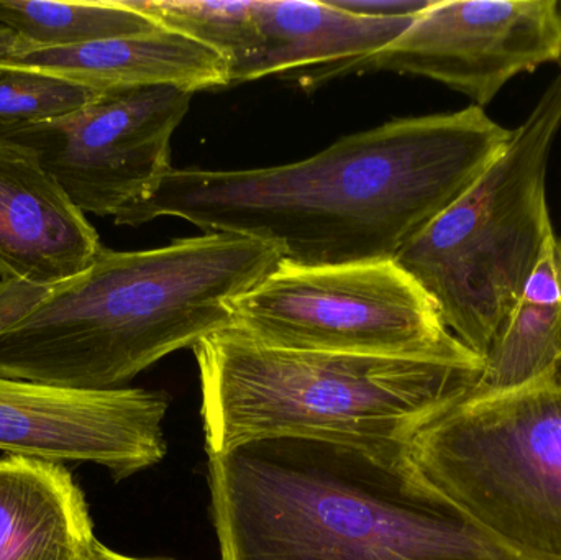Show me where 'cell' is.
<instances>
[{
    "label": "cell",
    "mask_w": 561,
    "mask_h": 560,
    "mask_svg": "<svg viewBox=\"0 0 561 560\" xmlns=\"http://www.w3.org/2000/svg\"><path fill=\"white\" fill-rule=\"evenodd\" d=\"M167 410V397L145 388L71 391L0 377V450L98 464L118 482L164 459Z\"/></svg>",
    "instance_id": "obj_10"
},
{
    "label": "cell",
    "mask_w": 561,
    "mask_h": 560,
    "mask_svg": "<svg viewBox=\"0 0 561 560\" xmlns=\"http://www.w3.org/2000/svg\"><path fill=\"white\" fill-rule=\"evenodd\" d=\"M0 25L22 45L56 48L153 32L158 23L125 0H0Z\"/></svg>",
    "instance_id": "obj_16"
},
{
    "label": "cell",
    "mask_w": 561,
    "mask_h": 560,
    "mask_svg": "<svg viewBox=\"0 0 561 560\" xmlns=\"http://www.w3.org/2000/svg\"><path fill=\"white\" fill-rule=\"evenodd\" d=\"M560 128L561 72L500 158L396 255L434 299L448 331L481 358L556 232L547 168Z\"/></svg>",
    "instance_id": "obj_5"
},
{
    "label": "cell",
    "mask_w": 561,
    "mask_h": 560,
    "mask_svg": "<svg viewBox=\"0 0 561 560\" xmlns=\"http://www.w3.org/2000/svg\"><path fill=\"white\" fill-rule=\"evenodd\" d=\"M330 5L368 19H408L417 16L434 0H327Z\"/></svg>",
    "instance_id": "obj_19"
},
{
    "label": "cell",
    "mask_w": 561,
    "mask_h": 560,
    "mask_svg": "<svg viewBox=\"0 0 561 560\" xmlns=\"http://www.w3.org/2000/svg\"><path fill=\"white\" fill-rule=\"evenodd\" d=\"M193 92L171 85L107 92L51 121L0 127L28 145L84 214L117 217L171 170V138Z\"/></svg>",
    "instance_id": "obj_9"
},
{
    "label": "cell",
    "mask_w": 561,
    "mask_h": 560,
    "mask_svg": "<svg viewBox=\"0 0 561 560\" xmlns=\"http://www.w3.org/2000/svg\"><path fill=\"white\" fill-rule=\"evenodd\" d=\"M513 130L471 105L394 118L296 163L255 170L171 168L147 199L114 217H180L206 233L278 247L306 266L382 262L450 207L500 158Z\"/></svg>",
    "instance_id": "obj_1"
},
{
    "label": "cell",
    "mask_w": 561,
    "mask_h": 560,
    "mask_svg": "<svg viewBox=\"0 0 561 560\" xmlns=\"http://www.w3.org/2000/svg\"><path fill=\"white\" fill-rule=\"evenodd\" d=\"M193 351L209 456L276 437L408 456L428 423L470 397L484 365L286 351L232 328Z\"/></svg>",
    "instance_id": "obj_4"
},
{
    "label": "cell",
    "mask_w": 561,
    "mask_h": 560,
    "mask_svg": "<svg viewBox=\"0 0 561 560\" xmlns=\"http://www.w3.org/2000/svg\"><path fill=\"white\" fill-rule=\"evenodd\" d=\"M101 247L36 151L0 135V279L62 282L84 272Z\"/></svg>",
    "instance_id": "obj_11"
},
{
    "label": "cell",
    "mask_w": 561,
    "mask_h": 560,
    "mask_svg": "<svg viewBox=\"0 0 561 560\" xmlns=\"http://www.w3.org/2000/svg\"><path fill=\"white\" fill-rule=\"evenodd\" d=\"M163 28L209 46L229 69L259 45L256 0H125Z\"/></svg>",
    "instance_id": "obj_17"
},
{
    "label": "cell",
    "mask_w": 561,
    "mask_h": 560,
    "mask_svg": "<svg viewBox=\"0 0 561 560\" xmlns=\"http://www.w3.org/2000/svg\"><path fill=\"white\" fill-rule=\"evenodd\" d=\"M30 72L107 94L171 85L196 92L230 85L229 65L219 53L181 33L158 26L141 35L76 46H25L0 59V76Z\"/></svg>",
    "instance_id": "obj_12"
},
{
    "label": "cell",
    "mask_w": 561,
    "mask_h": 560,
    "mask_svg": "<svg viewBox=\"0 0 561 560\" xmlns=\"http://www.w3.org/2000/svg\"><path fill=\"white\" fill-rule=\"evenodd\" d=\"M422 479L474 528L530 560H561V377L461 401L412 441Z\"/></svg>",
    "instance_id": "obj_6"
},
{
    "label": "cell",
    "mask_w": 561,
    "mask_h": 560,
    "mask_svg": "<svg viewBox=\"0 0 561 560\" xmlns=\"http://www.w3.org/2000/svg\"><path fill=\"white\" fill-rule=\"evenodd\" d=\"M88 560H150V559H135L128 558V556L117 555V552L111 551V549L105 548L102 542L95 541L94 546H92L91 555H89ZM163 560V559H158Z\"/></svg>",
    "instance_id": "obj_21"
},
{
    "label": "cell",
    "mask_w": 561,
    "mask_h": 560,
    "mask_svg": "<svg viewBox=\"0 0 561 560\" xmlns=\"http://www.w3.org/2000/svg\"><path fill=\"white\" fill-rule=\"evenodd\" d=\"M95 541L84 493L65 464L0 457V560H88Z\"/></svg>",
    "instance_id": "obj_14"
},
{
    "label": "cell",
    "mask_w": 561,
    "mask_h": 560,
    "mask_svg": "<svg viewBox=\"0 0 561 560\" xmlns=\"http://www.w3.org/2000/svg\"><path fill=\"white\" fill-rule=\"evenodd\" d=\"M259 45L229 69L230 85L356 61L386 48L417 16L368 19L312 0H256Z\"/></svg>",
    "instance_id": "obj_13"
},
{
    "label": "cell",
    "mask_w": 561,
    "mask_h": 560,
    "mask_svg": "<svg viewBox=\"0 0 561 560\" xmlns=\"http://www.w3.org/2000/svg\"><path fill=\"white\" fill-rule=\"evenodd\" d=\"M220 560H530L461 518L412 466L276 437L209 456Z\"/></svg>",
    "instance_id": "obj_3"
},
{
    "label": "cell",
    "mask_w": 561,
    "mask_h": 560,
    "mask_svg": "<svg viewBox=\"0 0 561 560\" xmlns=\"http://www.w3.org/2000/svg\"><path fill=\"white\" fill-rule=\"evenodd\" d=\"M71 82L30 72L0 76V127L51 121L99 98Z\"/></svg>",
    "instance_id": "obj_18"
},
{
    "label": "cell",
    "mask_w": 561,
    "mask_h": 560,
    "mask_svg": "<svg viewBox=\"0 0 561 560\" xmlns=\"http://www.w3.org/2000/svg\"><path fill=\"white\" fill-rule=\"evenodd\" d=\"M278 247L204 233L151 250L102 245L49 285L0 279V377L71 391L125 388L232 324V302L272 275Z\"/></svg>",
    "instance_id": "obj_2"
},
{
    "label": "cell",
    "mask_w": 561,
    "mask_h": 560,
    "mask_svg": "<svg viewBox=\"0 0 561 560\" xmlns=\"http://www.w3.org/2000/svg\"><path fill=\"white\" fill-rule=\"evenodd\" d=\"M266 347L424 361L483 362L442 321L394 260L278 268L232 302V324Z\"/></svg>",
    "instance_id": "obj_7"
},
{
    "label": "cell",
    "mask_w": 561,
    "mask_h": 560,
    "mask_svg": "<svg viewBox=\"0 0 561 560\" xmlns=\"http://www.w3.org/2000/svg\"><path fill=\"white\" fill-rule=\"evenodd\" d=\"M483 361L468 401L503 397L560 377L561 237L556 232Z\"/></svg>",
    "instance_id": "obj_15"
},
{
    "label": "cell",
    "mask_w": 561,
    "mask_h": 560,
    "mask_svg": "<svg viewBox=\"0 0 561 560\" xmlns=\"http://www.w3.org/2000/svg\"><path fill=\"white\" fill-rule=\"evenodd\" d=\"M20 38L13 30L0 25V59L7 58L19 48Z\"/></svg>",
    "instance_id": "obj_20"
},
{
    "label": "cell",
    "mask_w": 561,
    "mask_h": 560,
    "mask_svg": "<svg viewBox=\"0 0 561 560\" xmlns=\"http://www.w3.org/2000/svg\"><path fill=\"white\" fill-rule=\"evenodd\" d=\"M552 62L561 65L559 0H434L375 55L293 78L312 88L353 72L422 76L483 108L511 79Z\"/></svg>",
    "instance_id": "obj_8"
}]
</instances>
